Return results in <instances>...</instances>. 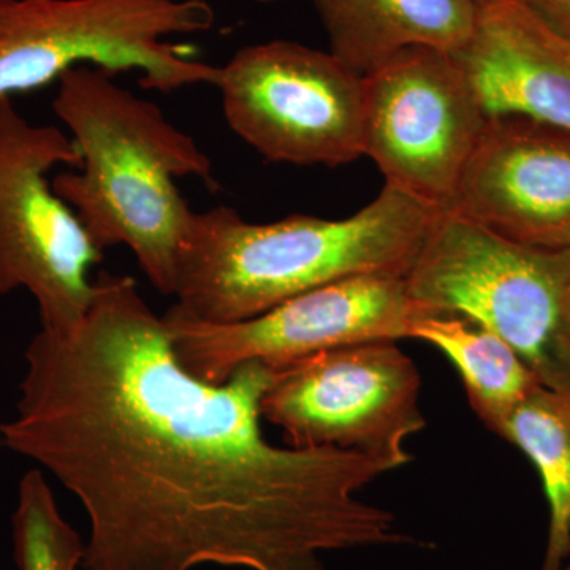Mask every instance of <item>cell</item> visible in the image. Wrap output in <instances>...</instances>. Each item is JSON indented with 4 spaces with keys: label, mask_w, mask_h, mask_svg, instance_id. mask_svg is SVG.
Instances as JSON below:
<instances>
[{
    "label": "cell",
    "mask_w": 570,
    "mask_h": 570,
    "mask_svg": "<svg viewBox=\"0 0 570 570\" xmlns=\"http://www.w3.org/2000/svg\"><path fill=\"white\" fill-rule=\"evenodd\" d=\"M24 360L0 445L80 499L86 570H328L325 551L415 542L355 497L387 464L266 442L275 370L254 360L217 385L187 373L132 276L97 273L80 324L41 328Z\"/></svg>",
    "instance_id": "6da1fadb"
},
{
    "label": "cell",
    "mask_w": 570,
    "mask_h": 570,
    "mask_svg": "<svg viewBox=\"0 0 570 570\" xmlns=\"http://www.w3.org/2000/svg\"><path fill=\"white\" fill-rule=\"evenodd\" d=\"M439 213L390 186L340 220L292 214L255 224L228 206L194 212L168 313L235 324L348 277L406 276Z\"/></svg>",
    "instance_id": "7a4b0ae2"
},
{
    "label": "cell",
    "mask_w": 570,
    "mask_h": 570,
    "mask_svg": "<svg viewBox=\"0 0 570 570\" xmlns=\"http://www.w3.org/2000/svg\"><path fill=\"white\" fill-rule=\"evenodd\" d=\"M80 153L51 179L100 250L127 246L159 294L175 295L193 209L179 179L217 187L213 163L159 105L124 88L111 71L81 66L58 81L52 102Z\"/></svg>",
    "instance_id": "3957f363"
},
{
    "label": "cell",
    "mask_w": 570,
    "mask_h": 570,
    "mask_svg": "<svg viewBox=\"0 0 570 570\" xmlns=\"http://www.w3.org/2000/svg\"><path fill=\"white\" fill-rule=\"evenodd\" d=\"M404 281L430 316L489 330L542 385L570 390V249L521 245L441 212Z\"/></svg>",
    "instance_id": "277c9868"
},
{
    "label": "cell",
    "mask_w": 570,
    "mask_h": 570,
    "mask_svg": "<svg viewBox=\"0 0 570 570\" xmlns=\"http://www.w3.org/2000/svg\"><path fill=\"white\" fill-rule=\"evenodd\" d=\"M214 24L206 0H17L0 9V102L81 66L135 71L159 92L214 86L219 67L171 41Z\"/></svg>",
    "instance_id": "5b68a950"
},
{
    "label": "cell",
    "mask_w": 570,
    "mask_h": 570,
    "mask_svg": "<svg viewBox=\"0 0 570 570\" xmlns=\"http://www.w3.org/2000/svg\"><path fill=\"white\" fill-rule=\"evenodd\" d=\"M77 168L80 153L56 126L29 122L11 99L0 102V296L26 288L41 328L80 324L94 295L92 268L104 250L52 189L50 171Z\"/></svg>",
    "instance_id": "8992f818"
},
{
    "label": "cell",
    "mask_w": 570,
    "mask_h": 570,
    "mask_svg": "<svg viewBox=\"0 0 570 570\" xmlns=\"http://www.w3.org/2000/svg\"><path fill=\"white\" fill-rule=\"evenodd\" d=\"M225 121L268 163L340 167L363 156V77L332 52L250 45L217 70Z\"/></svg>",
    "instance_id": "52a82bcc"
},
{
    "label": "cell",
    "mask_w": 570,
    "mask_h": 570,
    "mask_svg": "<svg viewBox=\"0 0 570 570\" xmlns=\"http://www.w3.org/2000/svg\"><path fill=\"white\" fill-rule=\"evenodd\" d=\"M419 367L396 341L376 340L307 355L276 367L261 417L295 449L354 450L397 469L404 444L426 425Z\"/></svg>",
    "instance_id": "ba28073f"
},
{
    "label": "cell",
    "mask_w": 570,
    "mask_h": 570,
    "mask_svg": "<svg viewBox=\"0 0 570 570\" xmlns=\"http://www.w3.org/2000/svg\"><path fill=\"white\" fill-rule=\"evenodd\" d=\"M363 156L385 186L449 212L489 116L450 52L414 47L363 77Z\"/></svg>",
    "instance_id": "9c48e42d"
},
{
    "label": "cell",
    "mask_w": 570,
    "mask_h": 570,
    "mask_svg": "<svg viewBox=\"0 0 570 570\" xmlns=\"http://www.w3.org/2000/svg\"><path fill=\"white\" fill-rule=\"evenodd\" d=\"M430 314L409 295L404 276L363 275L322 285L235 324L164 316L179 365L209 384H223L247 362L273 370L317 352L376 340L411 337Z\"/></svg>",
    "instance_id": "30bf717a"
},
{
    "label": "cell",
    "mask_w": 570,
    "mask_h": 570,
    "mask_svg": "<svg viewBox=\"0 0 570 570\" xmlns=\"http://www.w3.org/2000/svg\"><path fill=\"white\" fill-rule=\"evenodd\" d=\"M449 212L521 245L570 249V130L489 118Z\"/></svg>",
    "instance_id": "8fae6325"
},
{
    "label": "cell",
    "mask_w": 570,
    "mask_h": 570,
    "mask_svg": "<svg viewBox=\"0 0 570 570\" xmlns=\"http://www.w3.org/2000/svg\"><path fill=\"white\" fill-rule=\"evenodd\" d=\"M474 31L453 52L489 118L521 116L570 130V43L523 0H478Z\"/></svg>",
    "instance_id": "7c38bea8"
},
{
    "label": "cell",
    "mask_w": 570,
    "mask_h": 570,
    "mask_svg": "<svg viewBox=\"0 0 570 570\" xmlns=\"http://www.w3.org/2000/svg\"><path fill=\"white\" fill-rule=\"evenodd\" d=\"M330 52L360 77L407 48L456 52L478 21V0H314Z\"/></svg>",
    "instance_id": "4fadbf2b"
},
{
    "label": "cell",
    "mask_w": 570,
    "mask_h": 570,
    "mask_svg": "<svg viewBox=\"0 0 570 570\" xmlns=\"http://www.w3.org/2000/svg\"><path fill=\"white\" fill-rule=\"evenodd\" d=\"M411 337L433 344L455 365L471 407L491 431L532 390L542 385L508 343L464 318H417L412 324Z\"/></svg>",
    "instance_id": "5bb4252c"
},
{
    "label": "cell",
    "mask_w": 570,
    "mask_h": 570,
    "mask_svg": "<svg viewBox=\"0 0 570 570\" xmlns=\"http://www.w3.org/2000/svg\"><path fill=\"white\" fill-rule=\"evenodd\" d=\"M538 469L550 508L542 570L570 558V390L539 385L494 428Z\"/></svg>",
    "instance_id": "9a60e30c"
},
{
    "label": "cell",
    "mask_w": 570,
    "mask_h": 570,
    "mask_svg": "<svg viewBox=\"0 0 570 570\" xmlns=\"http://www.w3.org/2000/svg\"><path fill=\"white\" fill-rule=\"evenodd\" d=\"M14 561L20 570H78L85 546L63 520L40 469L26 472L13 515Z\"/></svg>",
    "instance_id": "2e32d148"
},
{
    "label": "cell",
    "mask_w": 570,
    "mask_h": 570,
    "mask_svg": "<svg viewBox=\"0 0 570 570\" xmlns=\"http://www.w3.org/2000/svg\"><path fill=\"white\" fill-rule=\"evenodd\" d=\"M535 17L570 43V0H523Z\"/></svg>",
    "instance_id": "e0dca14e"
},
{
    "label": "cell",
    "mask_w": 570,
    "mask_h": 570,
    "mask_svg": "<svg viewBox=\"0 0 570 570\" xmlns=\"http://www.w3.org/2000/svg\"><path fill=\"white\" fill-rule=\"evenodd\" d=\"M11 2H17V0H0V9H2V7L9 6Z\"/></svg>",
    "instance_id": "ac0fdd59"
},
{
    "label": "cell",
    "mask_w": 570,
    "mask_h": 570,
    "mask_svg": "<svg viewBox=\"0 0 570 570\" xmlns=\"http://www.w3.org/2000/svg\"><path fill=\"white\" fill-rule=\"evenodd\" d=\"M560 570H570V558L568 561L564 562V566Z\"/></svg>",
    "instance_id": "d6986e66"
},
{
    "label": "cell",
    "mask_w": 570,
    "mask_h": 570,
    "mask_svg": "<svg viewBox=\"0 0 570 570\" xmlns=\"http://www.w3.org/2000/svg\"><path fill=\"white\" fill-rule=\"evenodd\" d=\"M257 2H262V3H273V2H279V0H257Z\"/></svg>",
    "instance_id": "ffe728a7"
}]
</instances>
